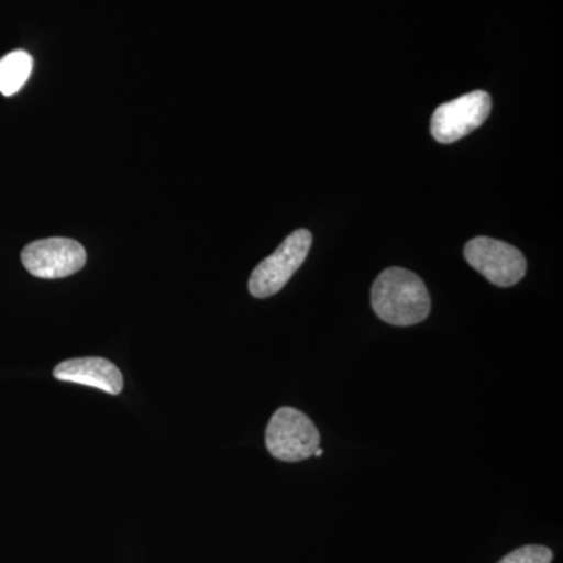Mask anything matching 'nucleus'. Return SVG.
Instances as JSON below:
<instances>
[{
    "label": "nucleus",
    "mask_w": 563,
    "mask_h": 563,
    "mask_svg": "<svg viewBox=\"0 0 563 563\" xmlns=\"http://www.w3.org/2000/svg\"><path fill=\"white\" fill-rule=\"evenodd\" d=\"M553 562V551L540 544H528V547L518 548L512 553L507 554L498 563H551Z\"/></svg>",
    "instance_id": "9"
},
{
    "label": "nucleus",
    "mask_w": 563,
    "mask_h": 563,
    "mask_svg": "<svg viewBox=\"0 0 563 563\" xmlns=\"http://www.w3.org/2000/svg\"><path fill=\"white\" fill-rule=\"evenodd\" d=\"M374 313L391 325L420 324L431 313V296L420 276L404 268H388L374 280Z\"/></svg>",
    "instance_id": "1"
},
{
    "label": "nucleus",
    "mask_w": 563,
    "mask_h": 563,
    "mask_svg": "<svg viewBox=\"0 0 563 563\" xmlns=\"http://www.w3.org/2000/svg\"><path fill=\"white\" fill-rule=\"evenodd\" d=\"M322 453H324V451H322L321 448H318V450L314 451L313 455H317V457H321Z\"/></svg>",
    "instance_id": "10"
},
{
    "label": "nucleus",
    "mask_w": 563,
    "mask_h": 563,
    "mask_svg": "<svg viewBox=\"0 0 563 563\" xmlns=\"http://www.w3.org/2000/svg\"><path fill=\"white\" fill-rule=\"evenodd\" d=\"M54 376L63 383L87 385L114 396L120 395L124 387V379L117 365L101 357L70 358L62 362L54 369Z\"/></svg>",
    "instance_id": "7"
},
{
    "label": "nucleus",
    "mask_w": 563,
    "mask_h": 563,
    "mask_svg": "<svg viewBox=\"0 0 563 563\" xmlns=\"http://www.w3.org/2000/svg\"><path fill=\"white\" fill-rule=\"evenodd\" d=\"M33 60L24 51L11 52L0 60V92L13 96L24 87L31 77Z\"/></svg>",
    "instance_id": "8"
},
{
    "label": "nucleus",
    "mask_w": 563,
    "mask_h": 563,
    "mask_svg": "<svg viewBox=\"0 0 563 563\" xmlns=\"http://www.w3.org/2000/svg\"><path fill=\"white\" fill-rule=\"evenodd\" d=\"M266 448L282 462H301L312 457L320 448L321 435L306 413L282 407L266 428Z\"/></svg>",
    "instance_id": "2"
},
{
    "label": "nucleus",
    "mask_w": 563,
    "mask_h": 563,
    "mask_svg": "<svg viewBox=\"0 0 563 563\" xmlns=\"http://www.w3.org/2000/svg\"><path fill=\"white\" fill-rule=\"evenodd\" d=\"M463 254L470 266L483 274L485 279L496 287H514L523 279L528 269L523 252L512 244L488 239V236L470 240L465 244Z\"/></svg>",
    "instance_id": "4"
},
{
    "label": "nucleus",
    "mask_w": 563,
    "mask_h": 563,
    "mask_svg": "<svg viewBox=\"0 0 563 563\" xmlns=\"http://www.w3.org/2000/svg\"><path fill=\"white\" fill-rule=\"evenodd\" d=\"M492 111L488 92L473 91L433 111L431 133L439 143L451 144L462 140L484 124Z\"/></svg>",
    "instance_id": "5"
},
{
    "label": "nucleus",
    "mask_w": 563,
    "mask_h": 563,
    "mask_svg": "<svg viewBox=\"0 0 563 563\" xmlns=\"http://www.w3.org/2000/svg\"><path fill=\"white\" fill-rule=\"evenodd\" d=\"M312 242V233L307 229H299L287 236L274 254L258 263L257 268L252 272L251 295L257 299H265L279 292L306 262Z\"/></svg>",
    "instance_id": "3"
},
{
    "label": "nucleus",
    "mask_w": 563,
    "mask_h": 563,
    "mask_svg": "<svg viewBox=\"0 0 563 563\" xmlns=\"http://www.w3.org/2000/svg\"><path fill=\"white\" fill-rule=\"evenodd\" d=\"M22 265L41 279L73 276L87 263L84 246L70 239H46L27 244L21 254Z\"/></svg>",
    "instance_id": "6"
}]
</instances>
